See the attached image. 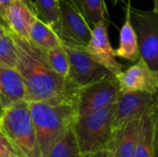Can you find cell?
I'll list each match as a JSON object with an SVG mask.
<instances>
[{"label":"cell","instance_id":"8fae6325","mask_svg":"<svg viewBox=\"0 0 158 157\" xmlns=\"http://www.w3.org/2000/svg\"><path fill=\"white\" fill-rule=\"evenodd\" d=\"M116 77L122 92L141 91L158 94V74L142 56L134 65L122 70Z\"/></svg>","mask_w":158,"mask_h":157},{"label":"cell","instance_id":"6da1fadb","mask_svg":"<svg viewBox=\"0 0 158 157\" xmlns=\"http://www.w3.org/2000/svg\"><path fill=\"white\" fill-rule=\"evenodd\" d=\"M12 35L18 54L16 68L23 79L27 102L78 99L81 88L69 77L56 72L48 64L44 52L29 41Z\"/></svg>","mask_w":158,"mask_h":157},{"label":"cell","instance_id":"f546056e","mask_svg":"<svg viewBox=\"0 0 158 157\" xmlns=\"http://www.w3.org/2000/svg\"><path fill=\"white\" fill-rule=\"evenodd\" d=\"M4 32H6V31H0V35H1V34H3Z\"/></svg>","mask_w":158,"mask_h":157},{"label":"cell","instance_id":"cb8c5ba5","mask_svg":"<svg viewBox=\"0 0 158 157\" xmlns=\"http://www.w3.org/2000/svg\"><path fill=\"white\" fill-rule=\"evenodd\" d=\"M153 157H158V105L156 113L155 129H154V140H153Z\"/></svg>","mask_w":158,"mask_h":157},{"label":"cell","instance_id":"f1b7e54d","mask_svg":"<svg viewBox=\"0 0 158 157\" xmlns=\"http://www.w3.org/2000/svg\"><path fill=\"white\" fill-rule=\"evenodd\" d=\"M111 1H112V4L113 5H117L118 3V1H120V0H111Z\"/></svg>","mask_w":158,"mask_h":157},{"label":"cell","instance_id":"d4e9b609","mask_svg":"<svg viewBox=\"0 0 158 157\" xmlns=\"http://www.w3.org/2000/svg\"><path fill=\"white\" fill-rule=\"evenodd\" d=\"M13 0H0V19L5 23V16L7 7Z\"/></svg>","mask_w":158,"mask_h":157},{"label":"cell","instance_id":"9c48e42d","mask_svg":"<svg viewBox=\"0 0 158 157\" xmlns=\"http://www.w3.org/2000/svg\"><path fill=\"white\" fill-rule=\"evenodd\" d=\"M64 46L69 59V78L78 87L82 88L113 75L83 49L66 44Z\"/></svg>","mask_w":158,"mask_h":157},{"label":"cell","instance_id":"484cf974","mask_svg":"<svg viewBox=\"0 0 158 157\" xmlns=\"http://www.w3.org/2000/svg\"><path fill=\"white\" fill-rule=\"evenodd\" d=\"M83 157H109V152L106 150H104V151H99L95 153L83 154Z\"/></svg>","mask_w":158,"mask_h":157},{"label":"cell","instance_id":"4316f807","mask_svg":"<svg viewBox=\"0 0 158 157\" xmlns=\"http://www.w3.org/2000/svg\"><path fill=\"white\" fill-rule=\"evenodd\" d=\"M0 31H9L8 29H7V27L6 26V24L0 19Z\"/></svg>","mask_w":158,"mask_h":157},{"label":"cell","instance_id":"9a60e30c","mask_svg":"<svg viewBox=\"0 0 158 157\" xmlns=\"http://www.w3.org/2000/svg\"><path fill=\"white\" fill-rule=\"evenodd\" d=\"M115 55L131 62H136L141 56L137 34L132 26L128 6L126 8V19L119 31L118 47L115 50Z\"/></svg>","mask_w":158,"mask_h":157},{"label":"cell","instance_id":"603a6c76","mask_svg":"<svg viewBox=\"0 0 158 157\" xmlns=\"http://www.w3.org/2000/svg\"><path fill=\"white\" fill-rule=\"evenodd\" d=\"M0 156L3 157H19L12 150L6 137L4 136L0 129Z\"/></svg>","mask_w":158,"mask_h":157},{"label":"cell","instance_id":"44dd1931","mask_svg":"<svg viewBox=\"0 0 158 157\" xmlns=\"http://www.w3.org/2000/svg\"><path fill=\"white\" fill-rule=\"evenodd\" d=\"M44 54L48 64L56 72L64 77H69V59L63 43L44 52Z\"/></svg>","mask_w":158,"mask_h":157},{"label":"cell","instance_id":"7402d4cb","mask_svg":"<svg viewBox=\"0 0 158 157\" xmlns=\"http://www.w3.org/2000/svg\"><path fill=\"white\" fill-rule=\"evenodd\" d=\"M18 61L17 46L10 31L0 35V66L16 68Z\"/></svg>","mask_w":158,"mask_h":157},{"label":"cell","instance_id":"52a82bcc","mask_svg":"<svg viewBox=\"0 0 158 157\" xmlns=\"http://www.w3.org/2000/svg\"><path fill=\"white\" fill-rule=\"evenodd\" d=\"M120 92L119 82L115 75L81 88L77 103L78 117L94 113L115 104Z\"/></svg>","mask_w":158,"mask_h":157},{"label":"cell","instance_id":"ffe728a7","mask_svg":"<svg viewBox=\"0 0 158 157\" xmlns=\"http://www.w3.org/2000/svg\"><path fill=\"white\" fill-rule=\"evenodd\" d=\"M33 4L38 18L56 31L59 21V0H34Z\"/></svg>","mask_w":158,"mask_h":157},{"label":"cell","instance_id":"7c38bea8","mask_svg":"<svg viewBox=\"0 0 158 157\" xmlns=\"http://www.w3.org/2000/svg\"><path fill=\"white\" fill-rule=\"evenodd\" d=\"M37 18L34 4L30 0H13L6 9L5 24L12 33L29 41L31 28Z\"/></svg>","mask_w":158,"mask_h":157},{"label":"cell","instance_id":"4fadbf2b","mask_svg":"<svg viewBox=\"0 0 158 157\" xmlns=\"http://www.w3.org/2000/svg\"><path fill=\"white\" fill-rule=\"evenodd\" d=\"M143 116L127 122L113 131L108 146L110 157L133 156L141 135Z\"/></svg>","mask_w":158,"mask_h":157},{"label":"cell","instance_id":"83f0119b","mask_svg":"<svg viewBox=\"0 0 158 157\" xmlns=\"http://www.w3.org/2000/svg\"><path fill=\"white\" fill-rule=\"evenodd\" d=\"M154 1V11L158 15V0H153Z\"/></svg>","mask_w":158,"mask_h":157},{"label":"cell","instance_id":"3957f363","mask_svg":"<svg viewBox=\"0 0 158 157\" xmlns=\"http://www.w3.org/2000/svg\"><path fill=\"white\" fill-rule=\"evenodd\" d=\"M0 129L19 157H43L26 100L0 109Z\"/></svg>","mask_w":158,"mask_h":157},{"label":"cell","instance_id":"5bb4252c","mask_svg":"<svg viewBox=\"0 0 158 157\" xmlns=\"http://www.w3.org/2000/svg\"><path fill=\"white\" fill-rule=\"evenodd\" d=\"M25 100L23 79L16 68L0 66V109Z\"/></svg>","mask_w":158,"mask_h":157},{"label":"cell","instance_id":"ac0fdd59","mask_svg":"<svg viewBox=\"0 0 158 157\" xmlns=\"http://www.w3.org/2000/svg\"><path fill=\"white\" fill-rule=\"evenodd\" d=\"M44 157H83L73 126L54 143Z\"/></svg>","mask_w":158,"mask_h":157},{"label":"cell","instance_id":"e0dca14e","mask_svg":"<svg viewBox=\"0 0 158 157\" xmlns=\"http://www.w3.org/2000/svg\"><path fill=\"white\" fill-rule=\"evenodd\" d=\"M158 103L143 116L140 139L132 157H153V140Z\"/></svg>","mask_w":158,"mask_h":157},{"label":"cell","instance_id":"1f68e13d","mask_svg":"<svg viewBox=\"0 0 158 157\" xmlns=\"http://www.w3.org/2000/svg\"><path fill=\"white\" fill-rule=\"evenodd\" d=\"M0 157H3V156H0Z\"/></svg>","mask_w":158,"mask_h":157},{"label":"cell","instance_id":"7a4b0ae2","mask_svg":"<svg viewBox=\"0 0 158 157\" xmlns=\"http://www.w3.org/2000/svg\"><path fill=\"white\" fill-rule=\"evenodd\" d=\"M77 100L31 102L30 109L43 157L78 118Z\"/></svg>","mask_w":158,"mask_h":157},{"label":"cell","instance_id":"2e32d148","mask_svg":"<svg viewBox=\"0 0 158 157\" xmlns=\"http://www.w3.org/2000/svg\"><path fill=\"white\" fill-rule=\"evenodd\" d=\"M29 42L43 52L63 43L55 29L39 18L36 19L31 28Z\"/></svg>","mask_w":158,"mask_h":157},{"label":"cell","instance_id":"30bf717a","mask_svg":"<svg viewBox=\"0 0 158 157\" xmlns=\"http://www.w3.org/2000/svg\"><path fill=\"white\" fill-rule=\"evenodd\" d=\"M107 23L100 21L92 28V37L83 50L94 60L117 76L122 71L123 66L116 59L115 50L110 43Z\"/></svg>","mask_w":158,"mask_h":157},{"label":"cell","instance_id":"5b68a950","mask_svg":"<svg viewBox=\"0 0 158 157\" xmlns=\"http://www.w3.org/2000/svg\"><path fill=\"white\" fill-rule=\"evenodd\" d=\"M127 6L137 34L140 55L158 74V15L154 10L136 8L130 2Z\"/></svg>","mask_w":158,"mask_h":157},{"label":"cell","instance_id":"277c9868","mask_svg":"<svg viewBox=\"0 0 158 157\" xmlns=\"http://www.w3.org/2000/svg\"><path fill=\"white\" fill-rule=\"evenodd\" d=\"M115 105L77 118L73 130L82 154L108 151Z\"/></svg>","mask_w":158,"mask_h":157},{"label":"cell","instance_id":"d6986e66","mask_svg":"<svg viewBox=\"0 0 158 157\" xmlns=\"http://www.w3.org/2000/svg\"><path fill=\"white\" fill-rule=\"evenodd\" d=\"M82 15L93 28L100 21L109 22L108 11L105 0H73Z\"/></svg>","mask_w":158,"mask_h":157},{"label":"cell","instance_id":"4dcf8cb0","mask_svg":"<svg viewBox=\"0 0 158 157\" xmlns=\"http://www.w3.org/2000/svg\"><path fill=\"white\" fill-rule=\"evenodd\" d=\"M109 157H110V155H109Z\"/></svg>","mask_w":158,"mask_h":157},{"label":"cell","instance_id":"8992f818","mask_svg":"<svg viewBox=\"0 0 158 157\" xmlns=\"http://www.w3.org/2000/svg\"><path fill=\"white\" fill-rule=\"evenodd\" d=\"M56 31L64 44L81 49L92 37V27L73 0H59V21Z\"/></svg>","mask_w":158,"mask_h":157},{"label":"cell","instance_id":"ba28073f","mask_svg":"<svg viewBox=\"0 0 158 157\" xmlns=\"http://www.w3.org/2000/svg\"><path fill=\"white\" fill-rule=\"evenodd\" d=\"M158 103V94L141 91L120 92L115 105L112 119V130L127 122L143 117Z\"/></svg>","mask_w":158,"mask_h":157}]
</instances>
